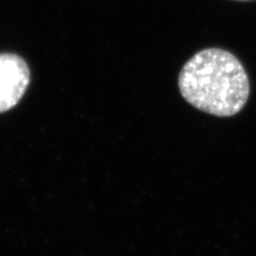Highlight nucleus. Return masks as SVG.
I'll use <instances>...</instances> for the list:
<instances>
[{"label": "nucleus", "instance_id": "nucleus-2", "mask_svg": "<svg viewBox=\"0 0 256 256\" xmlns=\"http://www.w3.org/2000/svg\"><path fill=\"white\" fill-rule=\"evenodd\" d=\"M29 82L30 72L25 61L16 54H0V114L18 105Z\"/></svg>", "mask_w": 256, "mask_h": 256}, {"label": "nucleus", "instance_id": "nucleus-1", "mask_svg": "<svg viewBox=\"0 0 256 256\" xmlns=\"http://www.w3.org/2000/svg\"><path fill=\"white\" fill-rule=\"evenodd\" d=\"M178 88L191 106L220 118L239 114L250 94L242 64L220 48H207L190 58L180 73Z\"/></svg>", "mask_w": 256, "mask_h": 256}, {"label": "nucleus", "instance_id": "nucleus-3", "mask_svg": "<svg viewBox=\"0 0 256 256\" xmlns=\"http://www.w3.org/2000/svg\"><path fill=\"white\" fill-rule=\"evenodd\" d=\"M236 2H251V0H236Z\"/></svg>", "mask_w": 256, "mask_h": 256}]
</instances>
